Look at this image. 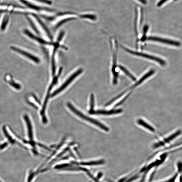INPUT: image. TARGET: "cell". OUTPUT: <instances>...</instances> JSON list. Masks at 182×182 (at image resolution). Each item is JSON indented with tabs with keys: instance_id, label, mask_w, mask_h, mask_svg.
<instances>
[{
	"instance_id": "1",
	"label": "cell",
	"mask_w": 182,
	"mask_h": 182,
	"mask_svg": "<svg viewBox=\"0 0 182 182\" xmlns=\"http://www.w3.org/2000/svg\"><path fill=\"white\" fill-rule=\"evenodd\" d=\"M182 136V128H178L173 130L168 135L163 138L162 140L158 141L152 145L154 148L164 147L167 146V148L173 145L176 141Z\"/></svg>"
},
{
	"instance_id": "2",
	"label": "cell",
	"mask_w": 182,
	"mask_h": 182,
	"mask_svg": "<svg viewBox=\"0 0 182 182\" xmlns=\"http://www.w3.org/2000/svg\"><path fill=\"white\" fill-rule=\"evenodd\" d=\"M67 105L70 110H71L76 115L80 117V118L98 126V127L102 129V130L106 132H108L109 131V128L106 127V126L102 124L101 122H99L98 120L85 115L84 114L82 113L80 111L78 110L77 109L75 108L74 106H73L71 104L68 103L67 104Z\"/></svg>"
},
{
	"instance_id": "3",
	"label": "cell",
	"mask_w": 182,
	"mask_h": 182,
	"mask_svg": "<svg viewBox=\"0 0 182 182\" xmlns=\"http://www.w3.org/2000/svg\"><path fill=\"white\" fill-rule=\"evenodd\" d=\"M122 48L125 50V51L128 52V53L137 56L141 57L147 58L148 59L151 60L156 61V62L159 63L161 66H165L166 64V61L160 58L156 57L153 56L149 54L142 53L136 51H132L122 46H121Z\"/></svg>"
},
{
	"instance_id": "4",
	"label": "cell",
	"mask_w": 182,
	"mask_h": 182,
	"mask_svg": "<svg viewBox=\"0 0 182 182\" xmlns=\"http://www.w3.org/2000/svg\"><path fill=\"white\" fill-rule=\"evenodd\" d=\"M154 72V70H150L149 72H148V73H147L145 75H144L143 76V77L141 78L140 80L137 82V83L133 85V86H132L128 88V89L124 91V92L120 94L119 95L117 96L116 97L112 99H111L110 101L108 102V104L110 105L113 102L115 101L117 99H118L119 98H120V97H121L123 95H124V93H125L126 92H127L129 90L133 89H135V88L138 86L142 82L146 80V79L149 77L150 76H151L153 75Z\"/></svg>"
},
{
	"instance_id": "5",
	"label": "cell",
	"mask_w": 182,
	"mask_h": 182,
	"mask_svg": "<svg viewBox=\"0 0 182 182\" xmlns=\"http://www.w3.org/2000/svg\"><path fill=\"white\" fill-rule=\"evenodd\" d=\"M83 72V70L79 69L75 72L74 74H73L70 77L67 79L62 85L59 89L56 90L54 92L52 93L51 96L54 97L58 94L66 89V88L69 86V85L74 80V79L77 77L78 76L80 75Z\"/></svg>"
},
{
	"instance_id": "6",
	"label": "cell",
	"mask_w": 182,
	"mask_h": 182,
	"mask_svg": "<svg viewBox=\"0 0 182 182\" xmlns=\"http://www.w3.org/2000/svg\"><path fill=\"white\" fill-rule=\"evenodd\" d=\"M146 40L165 44L172 46L179 47L181 45L180 43L178 41L166 39V38L155 37H150L147 38Z\"/></svg>"
},
{
	"instance_id": "7",
	"label": "cell",
	"mask_w": 182,
	"mask_h": 182,
	"mask_svg": "<svg viewBox=\"0 0 182 182\" xmlns=\"http://www.w3.org/2000/svg\"><path fill=\"white\" fill-rule=\"evenodd\" d=\"M123 110L121 109H112L111 110H93L89 113L92 114H96V115H111L121 113L122 112Z\"/></svg>"
},
{
	"instance_id": "8",
	"label": "cell",
	"mask_w": 182,
	"mask_h": 182,
	"mask_svg": "<svg viewBox=\"0 0 182 182\" xmlns=\"http://www.w3.org/2000/svg\"><path fill=\"white\" fill-rule=\"evenodd\" d=\"M11 48L13 50L18 53L21 54L26 57L28 58L31 60H33L34 61L35 63H39L40 62V60L39 58L37 57L34 56L33 55H32L29 53L26 52L24 51L23 50L20 49L19 48L16 47L14 46H11Z\"/></svg>"
},
{
	"instance_id": "9",
	"label": "cell",
	"mask_w": 182,
	"mask_h": 182,
	"mask_svg": "<svg viewBox=\"0 0 182 182\" xmlns=\"http://www.w3.org/2000/svg\"><path fill=\"white\" fill-rule=\"evenodd\" d=\"M20 2H21L22 3L24 4L26 6L33 9L39 11L41 10H45L49 11H52L53 10H51V9H49L45 8H42L39 7L37 6L32 4L30 3L29 2L25 0H20Z\"/></svg>"
},
{
	"instance_id": "10",
	"label": "cell",
	"mask_w": 182,
	"mask_h": 182,
	"mask_svg": "<svg viewBox=\"0 0 182 182\" xmlns=\"http://www.w3.org/2000/svg\"><path fill=\"white\" fill-rule=\"evenodd\" d=\"M24 119L27 125L29 137L31 140H32L33 139V132L30 120L27 115L24 116Z\"/></svg>"
},
{
	"instance_id": "11",
	"label": "cell",
	"mask_w": 182,
	"mask_h": 182,
	"mask_svg": "<svg viewBox=\"0 0 182 182\" xmlns=\"http://www.w3.org/2000/svg\"><path fill=\"white\" fill-rule=\"evenodd\" d=\"M137 122L139 125L148 129V130L151 132H155V128L142 119H138L137 120Z\"/></svg>"
},
{
	"instance_id": "12",
	"label": "cell",
	"mask_w": 182,
	"mask_h": 182,
	"mask_svg": "<svg viewBox=\"0 0 182 182\" xmlns=\"http://www.w3.org/2000/svg\"><path fill=\"white\" fill-rule=\"evenodd\" d=\"M24 32L26 34L28 35L29 37H31V39L36 40L38 42H39L41 43L47 44V42L45 41H44L42 39H40V38L34 36V35L31 34V32H29L28 30H25Z\"/></svg>"
},
{
	"instance_id": "13",
	"label": "cell",
	"mask_w": 182,
	"mask_h": 182,
	"mask_svg": "<svg viewBox=\"0 0 182 182\" xmlns=\"http://www.w3.org/2000/svg\"><path fill=\"white\" fill-rule=\"evenodd\" d=\"M119 67L120 69H121L123 72L125 73L126 75H127L129 77L132 79V80L134 81L136 80V78L135 77L132 75L131 73L130 72H129L128 70L126 69L125 67H123L122 66H119Z\"/></svg>"
},
{
	"instance_id": "14",
	"label": "cell",
	"mask_w": 182,
	"mask_h": 182,
	"mask_svg": "<svg viewBox=\"0 0 182 182\" xmlns=\"http://www.w3.org/2000/svg\"><path fill=\"white\" fill-rule=\"evenodd\" d=\"M9 17L8 16H5L2 22L1 25V29L2 31H4L5 29L8 22Z\"/></svg>"
},
{
	"instance_id": "15",
	"label": "cell",
	"mask_w": 182,
	"mask_h": 182,
	"mask_svg": "<svg viewBox=\"0 0 182 182\" xmlns=\"http://www.w3.org/2000/svg\"><path fill=\"white\" fill-rule=\"evenodd\" d=\"M95 106V99L94 96L92 94L90 96V110L89 112H92V111L94 110V108Z\"/></svg>"
},
{
	"instance_id": "16",
	"label": "cell",
	"mask_w": 182,
	"mask_h": 182,
	"mask_svg": "<svg viewBox=\"0 0 182 182\" xmlns=\"http://www.w3.org/2000/svg\"><path fill=\"white\" fill-rule=\"evenodd\" d=\"M82 18H87L91 20H95L96 19V16L94 15H85L80 16Z\"/></svg>"
},
{
	"instance_id": "17",
	"label": "cell",
	"mask_w": 182,
	"mask_h": 182,
	"mask_svg": "<svg viewBox=\"0 0 182 182\" xmlns=\"http://www.w3.org/2000/svg\"><path fill=\"white\" fill-rule=\"evenodd\" d=\"M3 130L4 133L5 135L8 138V139L9 141H10V142L11 143H13L14 142V140L12 139V138L10 136V135H9L6 129L5 128V126H4L3 128Z\"/></svg>"
},
{
	"instance_id": "18",
	"label": "cell",
	"mask_w": 182,
	"mask_h": 182,
	"mask_svg": "<svg viewBox=\"0 0 182 182\" xmlns=\"http://www.w3.org/2000/svg\"><path fill=\"white\" fill-rule=\"evenodd\" d=\"M148 25H146L145 26L144 28L143 29V36L142 38L141 41H145L146 40V34L147 32L148 31Z\"/></svg>"
},
{
	"instance_id": "19",
	"label": "cell",
	"mask_w": 182,
	"mask_h": 182,
	"mask_svg": "<svg viewBox=\"0 0 182 182\" xmlns=\"http://www.w3.org/2000/svg\"><path fill=\"white\" fill-rule=\"evenodd\" d=\"M74 19H75V18H67V19H64L62 20V21H60L59 23H58V24L57 25V27H58V26H60L61 25H62L64 22H66L70 21V20H73Z\"/></svg>"
},
{
	"instance_id": "20",
	"label": "cell",
	"mask_w": 182,
	"mask_h": 182,
	"mask_svg": "<svg viewBox=\"0 0 182 182\" xmlns=\"http://www.w3.org/2000/svg\"><path fill=\"white\" fill-rule=\"evenodd\" d=\"M35 1L44 3L49 5H51L52 4V2L51 1H49V0H35Z\"/></svg>"
},
{
	"instance_id": "21",
	"label": "cell",
	"mask_w": 182,
	"mask_h": 182,
	"mask_svg": "<svg viewBox=\"0 0 182 182\" xmlns=\"http://www.w3.org/2000/svg\"><path fill=\"white\" fill-rule=\"evenodd\" d=\"M10 84L11 86L17 89H20L21 88V86L19 85L14 83V82H11Z\"/></svg>"
},
{
	"instance_id": "22",
	"label": "cell",
	"mask_w": 182,
	"mask_h": 182,
	"mask_svg": "<svg viewBox=\"0 0 182 182\" xmlns=\"http://www.w3.org/2000/svg\"><path fill=\"white\" fill-rule=\"evenodd\" d=\"M168 0H160V1L158 2L157 4V6L158 7L161 6V5H162L164 3H165Z\"/></svg>"
},
{
	"instance_id": "23",
	"label": "cell",
	"mask_w": 182,
	"mask_h": 182,
	"mask_svg": "<svg viewBox=\"0 0 182 182\" xmlns=\"http://www.w3.org/2000/svg\"><path fill=\"white\" fill-rule=\"evenodd\" d=\"M8 145V143L7 142L3 144L0 145V149H2L5 148Z\"/></svg>"
},
{
	"instance_id": "24",
	"label": "cell",
	"mask_w": 182,
	"mask_h": 182,
	"mask_svg": "<svg viewBox=\"0 0 182 182\" xmlns=\"http://www.w3.org/2000/svg\"><path fill=\"white\" fill-rule=\"evenodd\" d=\"M138 1L144 5H146L147 3L146 0H138Z\"/></svg>"
},
{
	"instance_id": "25",
	"label": "cell",
	"mask_w": 182,
	"mask_h": 182,
	"mask_svg": "<svg viewBox=\"0 0 182 182\" xmlns=\"http://www.w3.org/2000/svg\"><path fill=\"white\" fill-rule=\"evenodd\" d=\"M175 1H178V0H175Z\"/></svg>"
},
{
	"instance_id": "26",
	"label": "cell",
	"mask_w": 182,
	"mask_h": 182,
	"mask_svg": "<svg viewBox=\"0 0 182 182\" xmlns=\"http://www.w3.org/2000/svg\"><path fill=\"white\" fill-rule=\"evenodd\" d=\"M0 182H2V181H1V180H0Z\"/></svg>"
},
{
	"instance_id": "27",
	"label": "cell",
	"mask_w": 182,
	"mask_h": 182,
	"mask_svg": "<svg viewBox=\"0 0 182 182\" xmlns=\"http://www.w3.org/2000/svg\"><path fill=\"white\" fill-rule=\"evenodd\" d=\"M0 1H1V0H0Z\"/></svg>"
}]
</instances>
